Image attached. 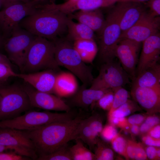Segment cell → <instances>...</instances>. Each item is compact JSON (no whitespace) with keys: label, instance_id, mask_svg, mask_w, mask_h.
<instances>
[{"label":"cell","instance_id":"cell-46","mask_svg":"<svg viewBox=\"0 0 160 160\" xmlns=\"http://www.w3.org/2000/svg\"><path fill=\"white\" fill-rule=\"evenodd\" d=\"M153 138L160 139V125H157L152 127L146 133Z\"/></svg>","mask_w":160,"mask_h":160},{"label":"cell","instance_id":"cell-41","mask_svg":"<svg viewBox=\"0 0 160 160\" xmlns=\"http://www.w3.org/2000/svg\"><path fill=\"white\" fill-rule=\"evenodd\" d=\"M147 116L140 114H133L127 119L128 123L130 125H139L145 121Z\"/></svg>","mask_w":160,"mask_h":160},{"label":"cell","instance_id":"cell-26","mask_svg":"<svg viewBox=\"0 0 160 160\" xmlns=\"http://www.w3.org/2000/svg\"><path fill=\"white\" fill-rule=\"evenodd\" d=\"M79 139L84 142L91 149L93 148L97 143L98 139L95 136L91 130L87 119H83L79 124L76 139Z\"/></svg>","mask_w":160,"mask_h":160},{"label":"cell","instance_id":"cell-10","mask_svg":"<svg viewBox=\"0 0 160 160\" xmlns=\"http://www.w3.org/2000/svg\"><path fill=\"white\" fill-rule=\"evenodd\" d=\"M129 78L120 63L113 60L102 64L99 74L94 78L90 88L113 90L129 83Z\"/></svg>","mask_w":160,"mask_h":160},{"label":"cell","instance_id":"cell-18","mask_svg":"<svg viewBox=\"0 0 160 160\" xmlns=\"http://www.w3.org/2000/svg\"><path fill=\"white\" fill-rule=\"evenodd\" d=\"M120 0H68L63 4H52L51 8L59 11L67 15L77 10H91L113 6Z\"/></svg>","mask_w":160,"mask_h":160},{"label":"cell","instance_id":"cell-52","mask_svg":"<svg viewBox=\"0 0 160 160\" xmlns=\"http://www.w3.org/2000/svg\"><path fill=\"white\" fill-rule=\"evenodd\" d=\"M126 1H129L139 2L143 3L145 2H147L150 0H126Z\"/></svg>","mask_w":160,"mask_h":160},{"label":"cell","instance_id":"cell-3","mask_svg":"<svg viewBox=\"0 0 160 160\" xmlns=\"http://www.w3.org/2000/svg\"><path fill=\"white\" fill-rule=\"evenodd\" d=\"M129 1L117 2L105 19L104 25L99 35L98 51L99 58L102 63L113 60L116 57V49L122 33L120 21Z\"/></svg>","mask_w":160,"mask_h":160},{"label":"cell","instance_id":"cell-8","mask_svg":"<svg viewBox=\"0 0 160 160\" xmlns=\"http://www.w3.org/2000/svg\"><path fill=\"white\" fill-rule=\"evenodd\" d=\"M36 36L18 26L4 41L3 47L10 62L23 71L29 48Z\"/></svg>","mask_w":160,"mask_h":160},{"label":"cell","instance_id":"cell-15","mask_svg":"<svg viewBox=\"0 0 160 160\" xmlns=\"http://www.w3.org/2000/svg\"><path fill=\"white\" fill-rule=\"evenodd\" d=\"M131 95L134 100L149 115L160 111V87H132Z\"/></svg>","mask_w":160,"mask_h":160},{"label":"cell","instance_id":"cell-59","mask_svg":"<svg viewBox=\"0 0 160 160\" xmlns=\"http://www.w3.org/2000/svg\"><path fill=\"white\" fill-rule=\"evenodd\" d=\"M3 46V43L0 42V47L2 46Z\"/></svg>","mask_w":160,"mask_h":160},{"label":"cell","instance_id":"cell-14","mask_svg":"<svg viewBox=\"0 0 160 160\" xmlns=\"http://www.w3.org/2000/svg\"><path fill=\"white\" fill-rule=\"evenodd\" d=\"M140 44L131 40L124 39L120 41L115 50L116 57L118 58L122 67L132 80L136 76Z\"/></svg>","mask_w":160,"mask_h":160},{"label":"cell","instance_id":"cell-22","mask_svg":"<svg viewBox=\"0 0 160 160\" xmlns=\"http://www.w3.org/2000/svg\"><path fill=\"white\" fill-rule=\"evenodd\" d=\"M132 87H160V65L158 63L137 74L133 80Z\"/></svg>","mask_w":160,"mask_h":160},{"label":"cell","instance_id":"cell-49","mask_svg":"<svg viewBox=\"0 0 160 160\" xmlns=\"http://www.w3.org/2000/svg\"><path fill=\"white\" fill-rule=\"evenodd\" d=\"M0 2L3 8L11 5L20 2H16L13 0H0Z\"/></svg>","mask_w":160,"mask_h":160},{"label":"cell","instance_id":"cell-53","mask_svg":"<svg viewBox=\"0 0 160 160\" xmlns=\"http://www.w3.org/2000/svg\"><path fill=\"white\" fill-rule=\"evenodd\" d=\"M16 2H22L23 3H27L32 0H13Z\"/></svg>","mask_w":160,"mask_h":160},{"label":"cell","instance_id":"cell-24","mask_svg":"<svg viewBox=\"0 0 160 160\" xmlns=\"http://www.w3.org/2000/svg\"><path fill=\"white\" fill-rule=\"evenodd\" d=\"M67 31L65 38L73 42L80 39L94 40V31L92 29L83 24L75 23L69 18L67 23Z\"/></svg>","mask_w":160,"mask_h":160},{"label":"cell","instance_id":"cell-50","mask_svg":"<svg viewBox=\"0 0 160 160\" xmlns=\"http://www.w3.org/2000/svg\"><path fill=\"white\" fill-rule=\"evenodd\" d=\"M0 63H3L11 65V63L7 56L0 53Z\"/></svg>","mask_w":160,"mask_h":160},{"label":"cell","instance_id":"cell-30","mask_svg":"<svg viewBox=\"0 0 160 160\" xmlns=\"http://www.w3.org/2000/svg\"><path fill=\"white\" fill-rule=\"evenodd\" d=\"M94 154L95 160H112L114 159L113 151L104 142L98 140L96 144Z\"/></svg>","mask_w":160,"mask_h":160},{"label":"cell","instance_id":"cell-47","mask_svg":"<svg viewBox=\"0 0 160 160\" xmlns=\"http://www.w3.org/2000/svg\"><path fill=\"white\" fill-rule=\"evenodd\" d=\"M139 128L140 133L145 134H146L152 128L143 122L140 125Z\"/></svg>","mask_w":160,"mask_h":160},{"label":"cell","instance_id":"cell-35","mask_svg":"<svg viewBox=\"0 0 160 160\" xmlns=\"http://www.w3.org/2000/svg\"><path fill=\"white\" fill-rule=\"evenodd\" d=\"M100 134L104 140L111 142L119 134L115 127L110 124L103 128Z\"/></svg>","mask_w":160,"mask_h":160},{"label":"cell","instance_id":"cell-1","mask_svg":"<svg viewBox=\"0 0 160 160\" xmlns=\"http://www.w3.org/2000/svg\"><path fill=\"white\" fill-rule=\"evenodd\" d=\"M80 115L71 120L51 123L35 129L25 131L32 141L38 157L52 153L76 140Z\"/></svg>","mask_w":160,"mask_h":160},{"label":"cell","instance_id":"cell-7","mask_svg":"<svg viewBox=\"0 0 160 160\" xmlns=\"http://www.w3.org/2000/svg\"><path fill=\"white\" fill-rule=\"evenodd\" d=\"M0 121L14 118L33 108L22 85L0 87Z\"/></svg>","mask_w":160,"mask_h":160},{"label":"cell","instance_id":"cell-28","mask_svg":"<svg viewBox=\"0 0 160 160\" xmlns=\"http://www.w3.org/2000/svg\"><path fill=\"white\" fill-rule=\"evenodd\" d=\"M140 109L136 102L128 99L126 102L108 114V116L118 117H125Z\"/></svg>","mask_w":160,"mask_h":160},{"label":"cell","instance_id":"cell-51","mask_svg":"<svg viewBox=\"0 0 160 160\" xmlns=\"http://www.w3.org/2000/svg\"><path fill=\"white\" fill-rule=\"evenodd\" d=\"M11 150L14 151L12 148L0 144V153Z\"/></svg>","mask_w":160,"mask_h":160},{"label":"cell","instance_id":"cell-20","mask_svg":"<svg viewBox=\"0 0 160 160\" xmlns=\"http://www.w3.org/2000/svg\"><path fill=\"white\" fill-rule=\"evenodd\" d=\"M82 85L72 96L70 103L73 105L84 108H87L97 102L107 92L110 90L94 89Z\"/></svg>","mask_w":160,"mask_h":160},{"label":"cell","instance_id":"cell-31","mask_svg":"<svg viewBox=\"0 0 160 160\" xmlns=\"http://www.w3.org/2000/svg\"><path fill=\"white\" fill-rule=\"evenodd\" d=\"M113 90L114 92L113 101L111 108L108 111V114L111 113L126 102L129 97L128 92L123 87L117 88Z\"/></svg>","mask_w":160,"mask_h":160},{"label":"cell","instance_id":"cell-58","mask_svg":"<svg viewBox=\"0 0 160 160\" xmlns=\"http://www.w3.org/2000/svg\"><path fill=\"white\" fill-rule=\"evenodd\" d=\"M4 41H3L2 39H0V42L4 43Z\"/></svg>","mask_w":160,"mask_h":160},{"label":"cell","instance_id":"cell-56","mask_svg":"<svg viewBox=\"0 0 160 160\" xmlns=\"http://www.w3.org/2000/svg\"><path fill=\"white\" fill-rule=\"evenodd\" d=\"M34 0L37 1H39L41 2V3H42V2L46 0Z\"/></svg>","mask_w":160,"mask_h":160},{"label":"cell","instance_id":"cell-5","mask_svg":"<svg viewBox=\"0 0 160 160\" xmlns=\"http://www.w3.org/2000/svg\"><path fill=\"white\" fill-rule=\"evenodd\" d=\"M54 52L53 41L36 36L28 51L22 73L46 70L58 71L59 66L55 60Z\"/></svg>","mask_w":160,"mask_h":160},{"label":"cell","instance_id":"cell-19","mask_svg":"<svg viewBox=\"0 0 160 160\" xmlns=\"http://www.w3.org/2000/svg\"><path fill=\"white\" fill-rule=\"evenodd\" d=\"M71 19L87 26L99 35L105 24V19L100 9L91 10H79L67 15Z\"/></svg>","mask_w":160,"mask_h":160},{"label":"cell","instance_id":"cell-45","mask_svg":"<svg viewBox=\"0 0 160 160\" xmlns=\"http://www.w3.org/2000/svg\"><path fill=\"white\" fill-rule=\"evenodd\" d=\"M152 128L159 124L160 119L159 116L152 114L147 116L144 121Z\"/></svg>","mask_w":160,"mask_h":160},{"label":"cell","instance_id":"cell-23","mask_svg":"<svg viewBox=\"0 0 160 160\" xmlns=\"http://www.w3.org/2000/svg\"><path fill=\"white\" fill-rule=\"evenodd\" d=\"M143 3L129 1L120 21L122 33L133 26L143 14L146 11Z\"/></svg>","mask_w":160,"mask_h":160},{"label":"cell","instance_id":"cell-16","mask_svg":"<svg viewBox=\"0 0 160 160\" xmlns=\"http://www.w3.org/2000/svg\"><path fill=\"white\" fill-rule=\"evenodd\" d=\"M143 43L142 51L136 67V76L148 67L158 63L160 58L159 33L149 37Z\"/></svg>","mask_w":160,"mask_h":160},{"label":"cell","instance_id":"cell-12","mask_svg":"<svg viewBox=\"0 0 160 160\" xmlns=\"http://www.w3.org/2000/svg\"><path fill=\"white\" fill-rule=\"evenodd\" d=\"M160 26L159 16H153L146 11L133 26L121 33L120 40L128 39L141 43L149 37L159 33Z\"/></svg>","mask_w":160,"mask_h":160},{"label":"cell","instance_id":"cell-55","mask_svg":"<svg viewBox=\"0 0 160 160\" xmlns=\"http://www.w3.org/2000/svg\"><path fill=\"white\" fill-rule=\"evenodd\" d=\"M5 82H3V81H0V87H2V86H4V85H5L4 84V83Z\"/></svg>","mask_w":160,"mask_h":160},{"label":"cell","instance_id":"cell-32","mask_svg":"<svg viewBox=\"0 0 160 160\" xmlns=\"http://www.w3.org/2000/svg\"><path fill=\"white\" fill-rule=\"evenodd\" d=\"M127 141L124 137L119 134L111 142L112 147L116 152L129 159L126 152Z\"/></svg>","mask_w":160,"mask_h":160},{"label":"cell","instance_id":"cell-11","mask_svg":"<svg viewBox=\"0 0 160 160\" xmlns=\"http://www.w3.org/2000/svg\"><path fill=\"white\" fill-rule=\"evenodd\" d=\"M0 144L10 147L17 153L37 160L34 145L25 131L0 127Z\"/></svg>","mask_w":160,"mask_h":160},{"label":"cell","instance_id":"cell-57","mask_svg":"<svg viewBox=\"0 0 160 160\" xmlns=\"http://www.w3.org/2000/svg\"><path fill=\"white\" fill-rule=\"evenodd\" d=\"M50 2L51 3H54V2L55 1V0H49Z\"/></svg>","mask_w":160,"mask_h":160},{"label":"cell","instance_id":"cell-43","mask_svg":"<svg viewBox=\"0 0 160 160\" xmlns=\"http://www.w3.org/2000/svg\"><path fill=\"white\" fill-rule=\"evenodd\" d=\"M135 143L133 141L127 140L126 152L129 159H134Z\"/></svg>","mask_w":160,"mask_h":160},{"label":"cell","instance_id":"cell-54","mask_svg":"<svg viewBox=\"0 0 160 160\" xmlns=\"http://www.w3.org/2000/svg\"><path fill=\"white\" fill-rule=\"evenodd\" d=\"M157 154L158 158L160 159V149L159 147H157Z\"/></svg>","mask_w":160,"mask_h":160},{"label":"cell","instance_id":"cell-34","mask_svg":"<svg viewBox=\"0 0 160 160\" xmlns=\"http://www.w3.org/2000/svg\"><path fill=\"white\" fill-rule=\"evenodd\" d=\"M113 97V91L109 90L97 102L98 106L104 110L109 111L112 105Z\"/></svg>","mask_w":160,"mask_h":160},{"label":"cell","instance_id":"cell-38","mask_svg":"<svg viewBox=\"0 0 160 160\" xmlns=\"http://www.w3.org/2000/svg\"><path fill=\"white\" fill-rule=\"evenodd\" d=\"M147 4L149 9V13L153 16H159L160 0H150L147 1Z\"/></svg>","mask_w":160,"mask_h":160},{"label":"cell","instance_id":"cell-4","mask_svg":"<svg viewBox=\"0 0 160 160\" xmlns=\"http://www.w3.org/2000/svg\"><path fill=\"white\" fill-rule=\"evenodd\" d=\"M55 45L54 55L59 66L69 70L77 77L83 85H91L94 79L92 68L82 60L75 49L73 42L65 38H58L52 41Z\"/></svg>","mask_w":160,"mask_h":160},{"label":"cell","instance_id":"cell-33","mask_svg":"<svg viewBox=\"0 0 160 160\" xmlns=\"http://www.w3.org/2000/svg\"><path fill=\"white\" fill-rule=\"evenodd\" d=\"M87 119L90 128L95 136L97 138L103 128L101 118L99 115L93 114Z\"/></svg>","mask_w":160,"mask_h":160},{"label":"cell","instance_id":"cell-37","mask_svg":"<svg viewBox=\"0 0 160 160\" xmlns=\"http://www.w3.org/2000/svg\"><path fill=\"white\" fill-rule=\"evenodd\" d=\"M30 158L20 155L13 150L0 153V160H28Z\"/></svg>","mask_w":160,"mask_h":160},{"label":"cell","instance_id":"cell-62","mask_svg":"<svg viewBox=\"0 0 160 160\" xmlns=\"http://www.w3.org/2000/svg\"><path fill=\"white\" fill-rule=\"evenodd\" d=\"M110 0V1H112V0Z\"/></svg>","mask_w":160,"mask_h":160},{"label":"cell","instance_id":"cell-36","mask_svg":"<svg viewBox=\"0 0 160 160\" xmlns=\"http://www.w3.org/2000/svg\"><path fill=\"white\" fill-rule=\"evenodd\" d=\"M17 75L12 69L11 65L0 63V81L5 82L9 78L17 77Z\"/></svg>","mask_w":160,"mask_h":160},{"label":"cell","instance_id":"cell-48","mask_svg":"<svg viewBox=\"0 0 160 160\" xmlns=\"http://www.w3.org/2000/svg\"><path fill=\"white\" fill-rule=\"evenodd\" d=\"M129 131L130 133H131L133 135H138L140 133L139 125H131Z\"/></svg>","mask_w":160,"mask_h":160},{"label":"cell","instance_id":"cell-40","mask_svg":"<svg viewBox=\"0 0 160 160\" xmlns=\"http://www.w3.org/2000/svg\"><path fill=\"white\" fill-rule=\"evenodd\" d=\"M108 119L110 124L123 129L128 124L125 117H118L108 116Z\"/></svg>","mask_w":160,"mask_h":160},{"label":"cell","instance_id":"cell-27","mask_svg":"<svg viewBox=\"0 0 160 160\" xmlns=\"http://www.w3.org/2000/svg\"><path fill=\"white\" fill-rule=\"evenodd\" d=\"M76 140V144L69 148L72 160H95L94 153L84 146L81 140L79 139Z\"/></svg>","mask_w":160,"mask_h":160},{"label":"cell","instance_id":"cell-2","mask_svg":"<svg viewBox=\"0 0 160 160\" xmlns=\"http://www.w3.org/2000/svg\"><path fill=\"white\" fill-rule=\"evenodd\" d=\"M68 17L58 10L40 4L37 10L23 19L19 25L36 36L53 41L67 31Z\"/></svg>","mask_w":160,"mask_h":160},{"label":"cell","instance_id":"cell-25","mask_svg":"<svg viewBox=\"0 0 160 160\" xmlns=\"http://www.w3.org/2000/svg\"><path fill=\"white\" fill-rule=\"evenodd\" d=\"M73 45L84 63H92L98 51L97 45L93 40L80 39L74 41Z\"/></svg>","mask_w":160,"mask_h":160},{"label":"cell","instance_id":"cell-13","mask_svg":"<svg viewBox=\"0 0 160 160\" xmlns=\"http://www.w3.org/2000/svg\"><path fill=\"white\" fill-rule=\"evenodd\" d=\"M29 97L31 105L48 111H71V108L61 97L52 94L38 91L28 83L22 85Z\"/></svg>","mask_w":160,"mask_h":160},{"label":"cell","instance_id":"cell-44","mask_svg":"<svg viewBox=\"0 0 160 160\" xmlns=\"http://www.w3.org/2000/svg\"><path fill=\"white\" fill-rule=\"evenodd\" d=\"M157 147L148 146L145 150L147 158L150 160H159L157 154Z\"/></svg>","mask_w":160,"mask_h":160},{"label":"cell","instance_id":"cell-29","mask_svg":"<svg viewBox=\"0 0 160 160\" xmlns=\"http://www.w3.org/2000/svg\"><path fill=\"white\" fill-rule=\"evenodd\" d=\"M38 160H72L69 148L66 145L49 154L39 156Z\"/></svg>","mask_w":160,"mask_h":160},{"label":"cell","instance_id":"cell-42","mask_svg":"<svg viewBox=\"0 0 160 160\" xmlns=\"http://www.w3.org/2000/svg\"><path fill=\"white\" fill-rule=\"evenodd\" d=\"M142 140L145 144L148 146L160 147V139L154 138L146 134L142 137Z\"/></svg>","mask_w":160,"mask_h":160},{"label":"cell","instance_id":"cell-61","mask_svg":"<svg viewBox=\"0 0 160 160\" xmlns=\"http://www.w3.org/2000/svg\"><path fill=\"white\" fill-rule=\"evenodd\" d=\"M1 7H2V6H1V3L0 2V9Z\"/></svg>","mask_w":160,"mask_h":160},{"label":"cell","instance_id":"cell-39","mask_svg":"<svg viewBox=\"0 0 160 160\" xmlns=\"http://www.w3.org/2000/svg\"><path fill=\"white\" fill-rule=\"evenodd\" d=\"M147 159L145 148L143 145L140 143L136 142L134 160H145Z\"/></svg>","mask_w":160,"mask_h":160},{"label":"cell","instance_id":"cell-60","mask_svg":"<svg viewBox=\"0 0 160 160\" xmlns=\"http://www.w3.org/2000/svg\"><path fill=\"white\" fill-rule=\"evenodd\" d=\"M1 97L0 96V106H1Z\"/></svg>","mask_w":160,"mask_h":160},{"label":"cell","instance_id":"cell-21","mask_svg":"<svg viewBox=\"0 0 160 160\" xmlns=\"http://www.w3.org/2000/svg\"><path fill=\"white\" fill-rule=\"evenodd\" d=\"M78 89L77 80L73 73L62 72L57 74L54 88L56 95L60 97L71 96Z\"/></svg>","mask_w":160,"mask_h":160},{"label":"cell","instance_id":"cell-17","mask_svg":"<svg viewBox=\"0 0 160 160\" xmlns=\"http://www.w3.org/2000/svg\"><path fill=\"white\" fill-rule=\"evenodd\" d=\"M55 71L46 70L36 72L18 73L17 77L37 90L54 93V88L57 75Z\"/></svg>","mask_w":160,"mask_h":160},{"label":"cell","instance_id":"cell-9","mask_svg":"<svg viewBox=\"0 0 160 160\" xmlns=\"http://www.w3.org/2000/svg\"><path fill=\"white\" fill-rule=\"evenodd\" d=\"M41 2L32 0L27 3L20 2L11 5L0 11V28L6 39L19 26L20 22L26 17L32 14Z\"/></svg>","mask_w":160,"mask_h":160},{"label":"cell","instance_id":"cell-6","mask_svg":"<svg viewBox=\"0 0 160 160\" xmlns=\"http://www.w3.org/2000/svg\"><path fill=\"white\" fill-rule=\"evenodd\" d=\"M75 117L71 111L58 113L31 109L14 118L0 121V127L28 130L51 123L71 120Z\"/></svg>","mask_w":160,"mask_h":160}]
</instances>
